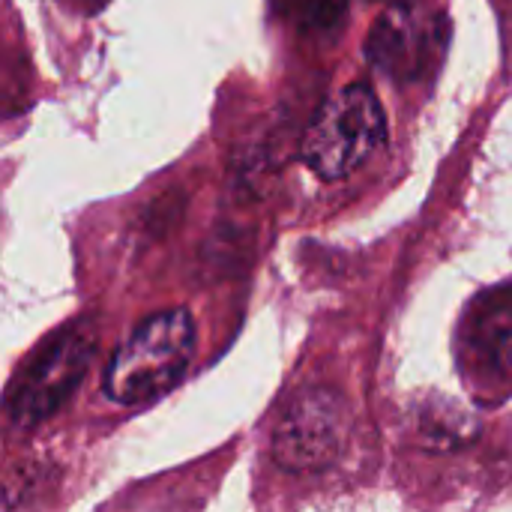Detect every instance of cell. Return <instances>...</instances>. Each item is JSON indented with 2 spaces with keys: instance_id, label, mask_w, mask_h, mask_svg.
I'll return each mask as SVG.
<instances>
[{
  "instance_id": "obj_6",
  "label": "cell",
  "mask_w": 512,
  "mask_h": 512,
  "mask_svg": "<svg viewBox=\"0 0 512 512\" xmlns=\"http://www.w3.org/2000/svg\"><path fill=\"white\" fill-rule=\"evenodd\" d=\"M477 348L489 357L498 372L512 375V297L498 300L477 321Z\"/></svg>"
},
{
  "instance_id": "obj_4",
  "label": "cell",
  "mask_w": 512,
  "mask_h": 512,
  "mask_svg": "<svg viewBox=\"0 0 512 512\" xmlns=\"http://www.w3.org/2000/svg\"><path fill=\"white\" fill-rule=\"evenodd\" d=\"M351 432V408L342 393L312 387L285 408L276 435L273 459L294 474H312L336 465Z\"/></svg>"
},
{
  "instance_id": "obj_3",
  "label": "cell",
  "mask_w": 512,
  "mask_h": 512,
  "mask_svg": "<svg viewBox=\"0 0 512 512\" xmlns=\"http://www.w3.org/2000/svg\"><path fill=\"white\" fill-rule=\"evenodd\" d=\"M387 138L384 111L369 87H345L330 96L303 135V162L321 180L354 174Z\"/></svg>"
},
{
  "instance_id": "obj_2",
  "label": "cell",
  "mask_w": 512,
  "mask_h": 512,
  "mask_svg": "<svg viewBox=\"0 0 512 512\" xmlns=\"http://www.w3.org/2000/svg\"><path fill=\"white\" fill-rule=\"evenodd\" d=\"M96 354V327L90 318H78L51 333L18 369L9 384L6 414L18 429H36L54 417L84 381Z\"/></svg>"
},
{
  "instance_id": "obj_5",
  "label": "cell",
  "mask_w": 512,
  "mask_h": 512,
  "mask_svg": "<svg viewBox=\"0 0 512 512\" xmlns=\"http://www.w3.org/2000/svg\"><path fill=\"white\" fill-rule=\"evenodd\" d=\"M444 42L447 27L435 9L414 0L396 3L378 18L369 36V60L399 81H417L438 63Z\"/></svg>"
},
{
  "instance_id": "obj_1",
  "label": "cell",
  "mask_w": 512,
  "mask_h": 512,
  "mask_svg": "<svg viewBox=\"0 0 512 512\" xmlns=\"http://www.w3.org/2000/svg\"><path fill=\"white\" fill-rule=\"evenodd\" d=\"M195 354V318L165 309L141 321L105 366L102 390L117 405H147L174 390Z\"/></svg>"
}]
</instances>
